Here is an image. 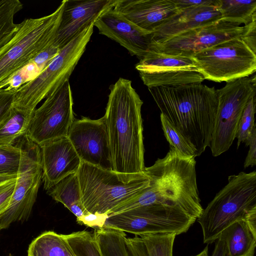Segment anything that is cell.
<instances>
[{"instance_id": "obj_1", "label": "cell", "mask_w": 256, "mask_h": 256, "mask_svg": "<svg viewBox=\"0 0 256 256\" xmlns=\"http://www.w3.org/2000/svg\"><path fill=\"white\" fill-rule=\"evenodd\" d=\"M104 116L107 128L112 170L138 174L144 168L143 102L132 81L120 78L110 87Z\"/></svg>"}, {"instance_id": "obj_2", "label": "cell", "mask_w": 256, "mask_h": 256, "mask_svg": "<svg viewBox=\"0 0 256 256\" xmlns=\"http://www.w3.org/2000/svg\"><path fill=\"white\" fill-rule=\"evenodd\" d=\"M162 114L194 146H210L218 106L216 90L202 84L148 88Z\"/></svg>"}, {"instance_id": "obj_3", "label": "cell", "mask_w": 256, "mask_h": 256, "mask_svg": "<svg viewBox=\"0 0 256 256\" xmlns=\"http://www.w3.org/2000/svg\"><path fill=\"white\" fill-rule=\"evenodd\" d=\"M256 217V172L228 176V184L216 195L196 219L204 244L216 240L232 223Z\"/></svg>"}, {"instance_id": "obj_4", "label": "cell", "mask_w": 256, "mask_h": 256, "mask_svg": "<svg viewBox=\"0 0 256 256\" xmlns=\"http://www.w3.org/2000/svg\"><path fill=\"white\" fill-rule=\"evenodd\" d=\"M77 174L86 210L90 214L106 216L150 184V178L144 171L124 174L84 162H82Z\"/></svg>"}, {"instance_id": "obj_5", "label": "cell", "mask_w": 256, "mask_h": 256, "mask_svg": "<svg viewBox=\"0 0 256 256\" xmlns=\"http://www.w3.org/2000/svg\"><path fill=\"white\" fill-rule=\"evenodd\" d=\"M65 0L51 14L26 18L13 38L0 50V89L20 69L54 41Z\"/></svg>"}, {"instance_id": "obj_6", "label": "cell", "mask_w": 256, "mask_h": 256, "mask_svg": "<svg viewBox=\"0 0 256 256\" xmlns=\"http://www.w3.org/2000/svg\"><path fill=\"white\" fill-rule=\"evenodd\" d=\"M94 22L86 26L64 46L37 76L16 90L13 108L32 112L42 100L69 80L90 40Z\"/></svg>"}, {"instance_id": "obj_7", "label": "cell", "mask_w": 256, "mask_h": 256, "mask_svg": "<svg viewBox=\"0 0 256 256\" xmlns=\"http://www.w3.org/2000/svg\"><path fill=\"white\" fill-rule=\"evenodd\" d=\"M196 218L178 205L152 204L108 216L102 227L137 236L186 232Z\"/></svg>"}, {"instance_id": "obj_8", "label": "cell", "mask_w": 256, "mask_h": 256, "mask_svg": "<svg viewBox=\"0 0 256 256\" xmlns=\"http://www.w3.org/2000/svg\"><path fill=\"white\" fill-rule=\"evenodd\" d=\"M15 144L21 152L19 170L10 204L0 214V230L14 222H24L28 219L42 180L40 148L26 134Z\"/></svg>"}, {"instance_id": "obj_9", "label": "cell", "mask_w": 256, "mask_h": 256, "mask_svg": "<svg viewBox=\"0 0 256 256\" xmlns=\"http://www.w3.org/2000/svg\"><path fill=\"white\" fill-rule=\"evenodd\" d=\"M216 91L218 106L210 146L214 156L227 151L236 138L244 108L256 92V75L227 82Z\"/></svg>"}, {"instance_id": "obj_10", "label": "cell", "mask_w": 256, "mask_h": 256, "mask_svg": "<svg viewBox=\"0 0 256 256\" xmlns=\"http://www.w3.org/2000/svg\"><path fill=\"white\" fill-rule=\"evenodd\" d=\"M205 80L228 82L248 76L256 70V54L242 38H234L192 56Z\"/></svg>"}, {"instance_id": "obj_11", "label": "cell", "mask_w": 256, "mask_h": 256, "mask_svg": "<svg viewBox=\"0 0 256 256\" xmlns=\"http://www.w3.org/2000/svg\"><path fill=\"white\" fill-rule=\"evenodd\" d=\"M74 120L72 96L68 80L34 110L26 134L41 148L67 137Z\"/></svg>"}, {"instance_id": "obj_12", "label": "cell", "mask_w": 256, "mask_h": 256, "mask_svg": "<svg viewBox=\"0 0 256 256\" xmlns=\"http://www.w3.org/2000/svg\"><path fill=\"white\" fill-rule=\"evenodd\" d=\"M250 24L240 26L222 18L212 24L182 33L164 42H152L149 50L169 55L192 57L199 52L223 42L242 38L248 31Z\"/></svg>"}, {"instance_id": "obj_13", "label": "cell", "mask_w": 256, "mask_h": 256, "mask_svg": "<svg viewBox=\"0 0 256 256\" xmlns=\"http://www.w3.org/2000/svg\"><path fill=\"white\" fill-rule=\"evenodd\" d=\"M82 162L112 170L107 128L104 116L74 120L68 136Z\"/></svg>"}, {"instance_id": "obj_14", "label": "cell", "mask_w": 256, "mask_h": 256, "mask_svg": "<svg viewBox=\"0 0 256 256\" xmlns=\"http://www.w3.org/2000/svg\"><path fill=\"white\" fill-rule=\"evenodd\" d=\"M94 25L100 34L118 42L140 60L148 51L152 41V32L141 28L114 8L99 16Z\"/></svg>"}, {"instance_id": "obj_15", "label": "cell", "mask_w": 256, "mask_h": 256, "mask_svg": "<svg viewBox=\"0 0 256 256\" xmlns=\"http://www.w3.org/2000/svg\"><path fill=\"white\" fill-rule=\"evenodd\" d=\"M118 1L65 0L61 21L54 44L62 50L102 13L113 8Z\"/></svg>"}, {"instance_id": "obj_16", "label": "cell", "mask_w": 256, "mask_h": 256, "mask_svg": "<svg viewBox=\"0 0 256 256\" xmlns=\"http://www.w3.org/2000/svg\"><path fill=\"white\" fill-rule=\"evenodd\" d=\"M40 149L45 190L78 172L82 162L68 137L46 144Z\"/></svg>"}, {"instance_id": "obj_17", "label": "cell", "mask_w": 256, "mask_h": 256, "mask_svg": "<svg viewBox=\"0 0 256 256\" xmlns=\"http://www.w3.org/2000/svg\"><path fill=\"white\" fill-rule=\"evenodd\" d=\"M222 18L216 4L178 10L152 32V42L160 44L182 33L215 22Z\"/></svg>"}, {"instance_id": "obj_18", "label": "cell", "mask_w": 256, "mask_h": 256, "mask_svg": "<svg viewBox=\"0 0 256 256\" xmlns=\"http://www.w3.org/2000/svg\"><path fill=\"white\" fill-rule=\"evenodd\" d=\"M114 9L152 33L178 10L172 0H118Z\"/></svg>"}, {"instance_id": "obj_19", "label": "cell", "mask_w": 256, "mask_h": 256, "mask_svg": "<svg viewBox=\"0 0 256 256\" xmlns=\"http://www.w3.org/2000/svg\"><path fill=\"white\" fill-rule=\"evenodd\" d=\"M224 244L226 256H254L256 246V217L236 221L218 238Z\"/></svg>"}, {"instance_id": "obj_20", "label": "cell", "mask_w": 256, "mask_h": 256, "mask_svg": "<svg viewBox=\"0 0 256 256\" xmlns=\"http://www.w3.org/2000/svg\"><path fill=\"white\" fill-rule=\"evenodd\" d=\"M46 192L54 200L68 208L76 216L77 222L83 225L90 213L82 202L77 172L66 176Z\"/></svg>"}, {"instance_id": "obj_21", "label": "cell", "mask_w": 256, "mask_h": 256, "mask_svg": "<svg viewBox=\"0 0 256 256\" xmlns=\"http://www.w3.org/2000/svg\"><path fill=\"white\" fill-rule=\"evenodd\" d=\"M176 236L174 233H160L127 238L130 256H173Z\"/></svg>"}, {"instance_id": "obj_22", "label": "cell", "mask_w": 256, "mask_h": 256, "mask_svg": "<svg viewBox=\"0 0 256 256\" xmlns=\"http://www.w3.org/2000/svg\"><path fill=\"white\" fill-rule=\"evenodd\" d=\"M139 74L148 88L201 84L205 80L202 74L196 70L172 69Z\"/></svg>"}, {"instance_id": "obj_23", "label": "cell", "mask_w": 256, "mask_h": 256, "mask_svg": "<svg viewBox=\"0 0 256 256\" xmlns=\"http://www.w3.org/2000/svg\"><path fill=\"white\" fill-rule=\"evenodd\" d=\"M136 68L139 72H152L172 69L198 70L192 57L169 55L151 50H149L136 64Z\"/></svg>"}, {"instance_id": "obj_24", "label": "cell", "mask_w": 256, "mask_h": 256, "mask_svg": "<svg viewBox=\"0 0 256 256\" xmlns=\"http://www.w3.org/2000/svg\"><path fill=\"white\" fill-rule=\"evenodd\" d=\"M27 256H76L64 236L46 231L34 238L29 245Z\"/></svg>"}, {"instance_id": "obj_25", "label": "cell", "mask_w": 256, "mask_h": 256, "mask_svg": "<svg viewBox=\"0 0 256 256\" xmlns=\"http://www.w3.org/2000/svg\"><path fill=\"white\" fill-rule=\"evenodd\" d=\"M32 113L12 107L10 114L0 124V146L14 145L26 134Z\"/></svg>"}, {"instance_id": "obj_26", "label": "cell", "mask_w": 256, "mask_h": 256, "mask_svg": "<svg viewBox=\"0 0 256 256\" xmlns=\"http://www.w3.org/2000/svg\"><path fill=\"white\" fill-rule=\"evenodd\" d=\"M222 18L248 26L256 20V0H216Z\"/></svg>"}, {"instance_id": "obj_27", "label": "cell", "mask_w": 256, "mask_h": 256, "mask_svg": "<svg viewBox=\"0 0 256 256\" xmlns=\"http://www.w3.org/2000/svg\"><path fill=\"white\" fill-rule=\"evenodd\" d=\"M94 234L102 256H130L124 232L102 227Z\"/></svg>"}, {"instance_id": "obj_28", "label": "cell", "mask_w": 256, "mask_h": 256, "mask_svg": "<svg viewBox=\"0 0 256 256\" xmlns=\"http://www.w3.org/2000/svg\"><path fill=\"white\" fill-rule=\"evenodd\" d=\"M23 8L18 0H0V50L18 32L20 23L14 22V15Z\"/></svg>"}, {"instance_id": "obj_29", "label": "cell", "mask_w": 256, "mask_h": 256, "mask_svg": "<svg viewBox=\"0 0 256 256\" xmlns=\"http://www.w3.org/2000/svg\"><path fill=\"white\" fill-rule=\"evenodd\" d=\"M64 236L76 256H102L94 232H73Z\"/></svg>"}, {"instance_id": "obj_30", "label": "cell", "mask_w": 256, "mask_h": 256, "mask_svg": "<svg viewBox=\"0 0 256 256\" xmlns=\"http://www.w3.org/2000/svg\"><path fill=\"white\" fill-rule=\"evenodd\" d=\"M164 135L170 144L180 154L188 157H196V150L190 142L165 117L160 115Z\"/></svg>"}, {"instance_id": "obj_31", "label": "cell", "mask_w": 256, "mask_h": 256, "mask_svg": "<svg viewBox=\"0 0 256 256\" xmlns=\"http://www.w3.org/2000/svg\"><path fill=\"white\" fill-rule=\"evenodd\" d=\"M256 96L254 94L249 100L242 113L240 120L236 138H238L237 147L242 143L248 146L253 130L256 127L254 122Z\"/></svg>"}, {"instance_id": "obj_32", "label": "cell", "mask_w": 256, "mask_h": 256, "mask_svg": "<svg viewBox=\"0 0 256 256\" xmlns=\"http://www.w3.org/2000/svg\"><path fill=\"white\" fill-rule=\"evenodd\" d=\"M21 158L20 150L15 144L0 146V175L17 174Z\"/></svg>"}, {"instance_id": "obj_33", "label": "cell", "mask_w": 256, "mask_h": 256, "mask_svg": "<svg viewBox=\"0 0 256 256\" xmlns=\"http://www.w3.org/2000/svg\"><path fill=\"white\" fill-rule=\"evenodd\" d=\"M60 50L53 42L32 61L36 66L40 73L57 56Z\"/></svg>"}, {"instance_id": "obj_34", "label": "cell", "mask_w": 256, "mask_h": 256, "mask_svg": "<svg viewBox=\"0 0 256 256\" xmlns=\"http://www.w3.org/2000/svg\"><path fill=\"white\" fill-rule=\"evenodd\" d=\"M16 90L0 89V124L10 114Z\"/></svg>"}, {"instance_id": "obj_35", "label": "cell", "mask_w": 256, "mask_h": 256, "mask_svg": "<svg viewBox=\"0 0 256 256\" xmlns=\"http://www.w3.org/2000/svg\"><path fill=\"white\" fill-rule=\"evenodd\" d=\"M16 178L0 185V214L6 210L10 204L15 188Z\"/></svg>"}, {"instance_id": "obj_36", "label": "cell", "mask_w": 256, "mask_h": 256, "mask_svg": "<svg viewBox=\"0 0 256 256\" xmlns=\"http://www.w3.org/2000/svg\"><path fill=\"white\" fill-rule=\"evenodd\" d=\"M248 146L249 150L244 160V168L256 165V127L253 130Z\"/></svg>"}, {"instance_id": "obj_37", "label": "cell", "mask_w": 256, "mask_h": 256, "mask_svg": "<svg viewBox=\"0 0 256 256\" xmlns=\"http://www.w3.org/2000/svg\"><path fill=\"white\" fill-rule=\"evenodd\" d=\"M178 10L202 5L216 4V0H172Z\"/></svg>"}, {"instance_id": "obj_38", "label": "cell", "mask_w": 256, "mask_h": 256, "mask_svg": "<svg viewBox=\"0 0 256 256\" xmlns=\"http://www.w3.org/2000/svg\"><path fill=\"white\" fill-rule=\"evenodd\" d=\"M256 20L252 22L248 31L242 38L245 43L255 53L256 52Z\"/></svg>"}, {"instance_id": "obj_39", "label": "cell", "mask_w": 256, "mask_h": 256, "mask_svg": "<svg viewBox=\"0 0 256 256\" xmlns=\"http://www.w3.org/2000/svg\"><path fill=\"white\" fill-rule=\"evenodd\" d=\"M214 246V248L211 256H226L224 246L222 240L218 238Z\"/></svg>"}, {"instance_id": "obj_40", "label": "cell", "mask_w": 256, "mask_h": 256, "mask_svg": "<svg viewBox=\"0 0 256 256\" xmlns=\"http://www.w3.org/2000/svg\"><path fill=\"white\" fill-rule=\"evenodd\" d=\"M17 174L0 175V185L17 178Z\"/></svg>"}, {"instance_id": "obj_41", "label": "cell", "mask_w": 256, "mask_h": 256, "mask_svg": "<svg viewBox=\"0 0 256 256\" xmlns=\"http://www.w3.org/2000/svg\"><path fill=\"white\" fill-rule=\"evenodd\" d=\"M208 252V246H207L200 252L194 256H209Z\"/></svg>"}, {"instance_id": "obj_42", "label": "cell", "mask_w": 256, "mask_h": 256, "mask_svg": "<svg viewBox=\"0 0 256 256\" xmlns=\"http://www.w3.org/2000/svg\"></svg>"}]
</instances>
